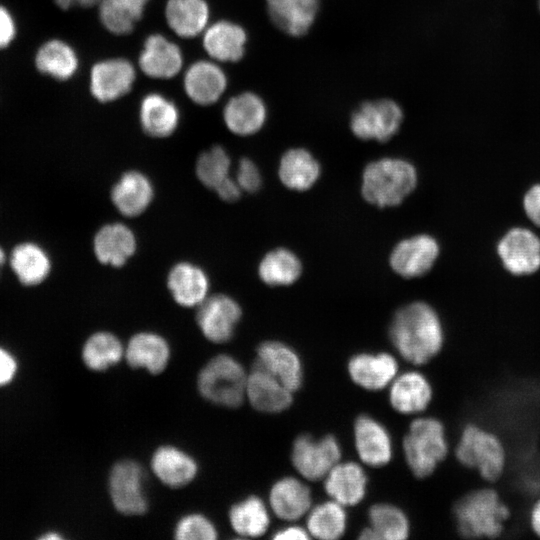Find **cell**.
I'll use <instances>...</instances> for the list:
<instances>
[{"label": "cell", "mask_w": 540, "mask_h": 540, "mask_svg": "<svg viewBox=\"0 0 540 540\" xmlns=\"http://www.w3.org/2000/svg\"><path fill=\"white\" fill-rule=\"evenodd\" d=\"M390 339L398 353L413 364H424L443 346L444 332L436 311L413 302L399 309L390 325Z\"/></svg>", "instance_id": "cell-1"}, {"label": "cell", "mask_w": 540, "mask_h": 540, "mask_svg": "<svg viewBox=\"0 0 540 540\" xmlns=\"http://www.w3.org/2000/svg\"><path fill=\"white\" fill-rule=\"evenodd\" d=\"M417 172L408 161L382 158L369 163L362 175L364 199L380 208L399 205L416 187Z\"/></svg>", "instance_id": "cell-2"}, {"label": "cell", "mask_w": 540, "mask_h": 540, "mask_svg": "<svg viewBox=\"0 0 540 540\" xmlns=\"http://www.w3.org/2000/svg\"><path fill=\"white\" fill-rule=\"evenodd\" d=\"M458 532L467 538L497 537L509 517V509L498 493L480 489L463 496L454 506Z\"/></svg>", "instance_id": "cell-3"}, {"label": "cell", "mask_w": 540, "mask_h": 540, "mask_svg": "<svg viewBox=\"0 0 540 540\" xmlns=\"http://www.w3.org/2000/svg\"><path fill=\"white\" fill-rule=\"evenodd\" d=\"M403 451L406 463L416 477L432 474L448 453L443 424L432 417L412 421L403 439Z\"/></svg>", "instance_id": "cell-4"}, {"label": "cell", "mask_w": 540, "mask_h": 540, "mask_svg": "<svg viewBox=\"0 0 540 540\" xmlns=\"http://www.w3.org/2000/svg\"><path fill=\"white\" fill-rule=\"evenodd\" d=\"M247 376L236 359L220 354L200 371L197 385L201 395L210 402L236 408L246 397Z\"/></svg>", "instance_id": "cell-5"}, {"label": "cell", "mask_w": 540, "mask_h": 540, "mask_svg": "<svg viewBox=\"0 0 540 540\" xmlns=\"http://www.w3.org/2000/svg\"><path fill=\"white\" fill-rule=\"evenodd\" d=\"M455 455L461 464L476 469L487 481L497 480L505 468L506 453L500 439L475 424L462 430Z\"/></svg>", "instance_id": "cell-6"}, {"label": "cell", "mask_w": 540, "mask_h": 540, "mask_svg": "<svg viewBox=\"0 0 540 540\" xmlns=\"http://www.w3.org/2000/svg\"><path fill=\"white\" fill-rule=\"evenodd\" d=\"M403 117L401 106L392 99L366 101L351 114L350 129L361 140L385 142L398 132Z\"/></svg>", "instance_id": "cell-7"}, {"label": "cell", "mask_w": 540, "mask_h": 540, "mask_svg": "<svg viewBox=\"0 0 540 540\" xmlns=\"http://www.w3.org/2000/svg\"><path fill=\"white\" fill-rule=\"evenodd\" d=\"M340 458L341 447L333 435L315 439L309 434H301L292 445V464L308 480L325 478Z\"/></svg>", "instance_id": "cell-8"}, {"label": "cell", "mask_w": 540, "mask_h": 540, "mask_svg": "<svg viewBox=\"0 0 540 540\" xmlns=\"http://www.w3.org/2000/svg\"><path fill=\"white\" fill-rule=\"evenodd\" d=\"M142 467L135 461L116 463L109 476V493L117 511L124 515H140L148 504L143 489Z\"/></svg>", "instance_id": "cell-9"}, {"label": "cell", "mask_w": 540, "mask_h": 540, "mask_svg": "<svg viewBox=\"0 0 540 540\" xmlns=\"http://www.w3.org/2000/svg\"><path fill=\"white\" fill-rule=\"evenodd\" d=\"M504 268L513 275H529L540 268V239L531 230L513 227L497 244Z\"/></svg>", "instance_id": "cell-10"}, {"label": "cell", "mask_w": 540, "mask_h": 540, "mask_svg": "<svg viewBox=\"0 0 540 540\" xmlns=\"http://www.w3.org/2000/svg\"><path fill=\"white\" fill-rule=\"evenodd\" d=\"M242 316L237 301L225 294L208 296L196 312L197 325L202 334L211 342L229 341Z\"/></svg>", "instance_id": "cell-11"}, {"label": "cell", "mask_w": 540, "mask_h": 540, "mask_svg": "<svg viewBox=\"0 0 540 540\" xmlns=\"http://www.w3.org/2000/svg\"><path fill=\"white\" fill-rule=\"evenodd\" d=\"M136 71L130 61L111 58L93 65L90 72V92L102 103L115 101L132 88Z\"/></svg>", "instance_id": "cell-12"}, {"label": "cell", "mask_w": 540, "mask_h": 540, "mask_svg": "<svg viewBox=\"0 0 540 540\" xmlns=\"http://www.w3.org/2000/svg\"><path fill=\"white\" fill-rule=\"evenodd\" d=\"M439 244L430 235H416L399 242L390 255L392 269L404 278L420 277L434 265Z\"/></svg>", "instance_id": "cell-13"}, {"label": "cell", "mask_w": 540, "mask_h": 540, "mask_svg": "<svg viewBox=\"0 0 540 540\" xmlns=\"http://www.w3.org/2000/svg\"><path fill=\"white\" fill-rule=\"evenodd\" d=\"M254 367L261 368L292 392L303 382V368L298 354L288 345L279 341H265L257 348Z\"/></svg>", "instance_id": "cell-14"}, {"label": "cell", "mask_w": 540, "mask_h": 540, "mask_svg": "<svg viewBox=\"0 0 540 540\" xmlns=\"http://www.w3.org/2000/svg\"><path fill=\"white\" fill-rule=\"evenodd\" d=\"M139 68L148 77L170 79L183 66L181 49L161 34L149 35L138 59Z\"/></svg>", "instance_id": "cell-15"}, {"label": "cell", "mask_w": 540, "mask_h": 540, "mask_svg": "<svg viewBox=\"0 0 540 540\" xmlns=\"http://www.w3.org/2000/svg\"><path fill=\"white\" fill-rule=\"evenodd\" d=\"M183 87L191 101L201 106L214 104L227 87L224 71L213 60H199L186 70Z\"/></svg>", "instance_id": "cell-16"}, {"label": "cell", "mask_w": 540, "mask_h": 540, "mask_svg": "<svg viewBox=\"0 0 540 540\" xmlns=\"http://www.w3.org/2000/svg\"><path fill=\"white\" fill-rule=\"evenodd\" d=\"M354 440L357 453L365 464L380 467L391 460V436L386 427L373 417L363 414L356 418Z\"/></svg>", "instance_id": "cell-17"}, {"label": "cell", "mask_w": 540, "mask_h": 540, "mask_svg": "<svg viewBox=\"0 0 540 540\" xmlns=\"http://www.w3.org/2000/svg\"><path fill=\"white\" fill-rule=\"evenodd\" d=\"M166 283L173 300L182 307H198L208 297V275L191 262L182 261L173 265Z\"/></svg>", "instance_id": "cell-18"}, {"label": "cell", "mask_w": 540, "mask_h": 540, "mask_svg": "<svg viewBox=\"0 0 540 540\" xmlns=\"http://www.w3.org/2000/svg\"><path fill=\"white\" fill-rule=\"evenodd\" d=\"M137 240L134 232L123 223L101 226L93 238V252L104 265L122 267L134 255Z\"/></svg>", "instance_id": "cell-19"}, {"label": "cell", "mask_w": 540, "mask_h": 540, "mask_svg": "<svg viewBox=\"0 0 540 540\" xmlns=\"http://www.w3.org/2000/svg\"><path fill=\"white\" fill-rule=\"evenodd\" d=\"M110 198L117 211L125 217H137L147 210L154 198V187L142 172H124L112 186Z\"/></svg>", "instance_id": "cell-20"}, {"label": "cell", "mask_w": 540, "mask_h": 540, "mask_svg": "<svg viewBox=\"0 0 540 540\" xmlns=\"http://www.w3.org/2000/svg\"><path fill=\"white\" fill-rule=\"evenodd\" d=\"M267 108L263 99L254 92L246 91L229 99L223 109L227 129L238 136L257 133L265 124Z\"/></svg>", "instance_id": "cell-21"}, {"label": "cell", "mask_w": 540, "mask_h": 540, "mask_svg": "<svg viewBox=\"0 0 540 540\" xmlns=\"http://www.w3.org/2000/svg\"><path fill=\"white\" fill-rule=\"evenodd\" d=\"M292 391L267 371L254 367L247 376L246 397L250 404L264 413H279L293 401Z\"/></svg>", "instance_id": "cell-22"}, {"label": "cell", "mask_w": 540, "mask_h": 540, "mask_svg": "<svg viewBox=\"0 0 540 540\" xmlns=\"http://www.w3.org/2000/svg\"><path fill=\"white\" fill-rule=\"evenodd\" d=\"M397 371V361L388 353H360L348 362V373L352 381L371 391L385 388L394 380Z\"/></svg>", "instance_id": "cell-23"}, {"label": "cell", "mask_w": 540, "mask_h": 540, "mask_svg": "<svg viewBox=\"0 0 540 540\" xmlns=\"http://www.w3.org/2000/svg\"><path fill=\"white\" fill-rule=\"evenodd\" d=\"M272 23L289 36L305 35L315 22L319 0H266Z\"/></svg>", "instance_id": "cell-24"}, {"label": "cell", "mask_w": 540, "mask_h": 540, "mask_svg": "<svg viewBox=\"0 0 540 540\" xmlns=\"http://www.w3.org/2000/svg\"><path fill=\"white\" fill-rule=\"evenodd\" d=\"M245 29L231 21L221 20L203 32V47L209 57L217 62H238L245 53Z\"/></svg>", "instance_id": "cell-25"}, {"label": "cell", "mask_w": 540, "mask_h": 540, "mask_svg": "<svg viewBox=\"0 0 540 540\" xmlns=\"http://www.w3.org/2000/svg\"><path fill=\"white\" fill-rule=\"evenodd\" d=\"M324 479L327 494L344 507L358 504L366 494L367 476L357 463L338 462Z\"/></svg>", "instance_id": "cell-26"}, {"label": "cell", "mask_w": 540, "mask_h": 540, "mask_svg": "<svg viewBox=\"0 0 540 540\" xmlns=\"http://www.w3.org/2000/svg\"><path fill=\"white\" fill-rule=\"evenodd\" d=\"M432 398L429 381L421 373L409 371L391 382L389 401L399 413L412 414L425 410Z\"/></svg>", "instance_id": "cell-27"}, {"label": "cell", "mask_w": 540, "mask_h": 540, "mask_svg": "<svg viewBox=\"0 0 540 540\" xmlns=\"http://www.w3.org/2000/svg\"><path fill=\"white\" fill-rule=\"evenodd\" d=\"M269 502L276 516L293 521L309 512L312 497L308 486L299 479L283 477L271 487Z\"/></svg>", "instance_id": "cell-28"}, {"label": "cell", "mask_w": 540, "mask_h": 540, "mask_svg": "<svg viewBox=\"0 0 540 540\" xmlns=\"http://www.w3.org/2000/svg\"><path fill=\"white\" fill-rule=\"evenodd\" d=\"M124 354L131 367L144 368L152 374H158L168 364L170 348L162 336L152 332H139L131 337Z\"/></svg>", "instance_id": "cell-29"}, {"label": "cell", "mask_w": 540, "mask_h": 540, "mask_svg": "<svg viewBox=\"0 0 540 540\" xmlns=\"http://www.w3.org/2000/svg\"><path fill=\"white\" fill-rule=\"evenodd\" d=\"M151 467L165 485L179 488L190 483L197 474V464L192 457L174 446H161L153 454Z\"/></svg>", "instance_id": "cell-30"}, {"label": "cell", "mask_w": 540, "mask_h": 540, "mask_svg": "<svg viewBox=\"0 0 540 540\" xmlns=\"http://www.w3.org/2000/svg\"><path fill=\"white\" fill-rule=\"evenodd\" d=\"M143 131L154 138L172 135L179 124V110L173 101L159 93L147 94L139 111Z\"/></svg>", "instance_id": "cell-31"}, {"label": "cell", "mask_w": 540, "mask_h": 540, "mask_svg": "<svg viewBox=\"0 0 540 540\" xmlns=\"http://www.w3.org/2000/svg\"><path fill=\"white\" fill-rule=\"evenodd\" d=\"M165 18L176 35L193 38L207 28L209 6L205 0H167Z\"/></svg>", "instance_id": "cell-32"}, {"label": "cell", "mask_w": 540, "mask_h": 540, "mask_svg": "<svg viewBox=\"0 0 540 540\" xmlns=\"http://www.w3.org/2000/svg\"><path fill=\"white\" fill-rule=\"evenodd\" d=\"M320 165L304 148H292L281 157L278 175L287 188L295 191L310 189L318 180Z\"/></svg>", "instance_id": "cell-33"}, {"label": "cell", "mask_w": 540, "mask_h": 540, "mask_svg": "<svg viewBox=\"0 0 540 540\" xmlns=\"http://www.w3.org/2000/svg\"><path fill=\"white\" fill-rule=\"evenodd\" d=\"M39 72L57 80H68L77 71L79 60L75 50L60 39L43 43L35 56Z\"/></svg>", "instance_id": "cell-34"}, {"label": "cell", "mask_w": 540, "mask_h": 540, "mask_svg": "<svg viewBox=\"0 0 540 540\" xmlns=\"http://www.w3.org/2000/svg\"><path fill=\"white\" fill-rule=\"evenodd\" d=\"M149 0H101L99 18L102 25L114 35L132 32L142 18Z\"/></svg>", "instance_id": "cell-35"}, {"label": "cell", "mask_w": 540, "mask_h": 540, "mask_svg": "<svg viewBox=\"0 0 540 540\" xmlns=\"http://www.w3.org/2000/svg\"><path fill=\"white\" fill-rule=\"evenodd\" d=\"M229 520L234 531L243 537L263 535L270 523L265 503L254 495L234 504L229 511Z\"/></svg>", "instance_id": "cell-36"}, {"label": "cell", "mask_w": 540, "mask_h": 540, "mask_svg": "<svg viewBox=\"0 0 540 540\" xmlns=\"http://www.w3.org/2000/svg\"><path fill=\"white\" fill-rule=\"evenodd\" d=\"M10 262L19 281L25 285L43 282L51 269L48 255L34 243H23L15 247Z\"/></svg>", "instance_id": "cell-37"}, {"label": "cell", "mask_w": 540, "mask_h": 540, "mask_svg": "<svg viewBox=\"0 0 540 540\" xmlns=\"http://www.w3.org/2000/svg\"><path fill=\"white\" fill-rule=\"evenodd\" d=\"M301 271L299 258L285 248L269 251L258 266L260 279L270 286L290 285L299 278Z\"/></svg>", "instance_id": "cell-38"}, {"label": "cell", "mask_w": 540, "mask_h": 540, "mask_svg": "<svg viewBox=\"0 0 540 540\" xmlns=\"http://www.w3.org/2000/svg\"><path fill=\"white\" fill-rule=\"evenodd\" d=\"M346 525L344 506L334 500L320 503L309 510L307 531L315 538L338 539L344 534Z\"/></svg>", "instance_id": "cell-39"}, {"label": "cell", "mask_w": 540, "mask_h": 540, "mask_svg": "<svg viewBox=\"0 0 540 540\" xmlns=\"http://www.w3.org/2000/svg\"><path fill=\"white\" fill-rule=\"evenodd\" d=\"M368 518L375 540H402L410 532L409 521L398 507L388 503H378L370 507Z\"/></svg>", "instance_id": "cell-40"}, {"label": "cell", "mask_w": 540, "mask_h": 540, "mask_svg": "<svg viewBox=\"0 0 540 540\" xmlns=\"http://www.w3.org/2000/svg\"><path fill=\"white\" fill-rule=\"evenodd\" d=\"M123 354L122 343L114 334L99 331L92 334L85 342L82 358L89 369L103 371L117 364Z\"/></svg>", "instance_id": "cell-41"}, {"label": "cell", "mask_w": 540, "mask_h": 540, "mask_svg": "<svg viewBox=\"0 0 540 540\" xmlns=\"http://www.w3.org/2000/svg\"><path fill=\"white\" fill-rule=\"evenodd\" d=\"M230 157L221 146H213L201 153L196 161V176L207 188L215 189L229 177Z\"/></svg>", "instance_id": "cell-42"}, {"label": "cell", "mask_w": 540, "mask_h": 540, "mask_svg": "<svg viewBox=\"0 0 540 540\" xmlns=\"http://www.w3.org/2000/svg\"><path fill=\"white\" fill-rule=\"evenodd\" d=\"M175 537L179 540H214L217 537V531L205 516L189 514L177 523Z\"/></svg>", "instance_id": "cell-43"}, {"label": "cell", "mask_w": 540, "mask_h": 540, "mask_svg": "<svg viewBox=\"0 0 540 540\" xmlns=\"http://www.w3.org/2000/svg\"><path fill=\"white\" fill-rule=\"evenodd\" d=\"M236 181L242 190L249 193H253L260 188L262 181L261 174L252 160L242 158L239 161Z\"/></svg>", "instance_id": "cell-44"}, {"label": "cell", "mask_w": 540, "mask_h": 540, "mask_svg": "<svg viewBox=\"0 0 540 540\" xmlns=\"http://www.w3.org/2000/svg\"><path fill=\"white\" fill-rule=\"evenodd\" d=\"M523 208L527 217L540 227V183L533 185L525 193Z\"/></svg>", "instance_id": "cell-45"}, {"label": "cell", "mask_w": 540, "mask_h": 540, "mask_svg": "<svg viewBox=\"0 0 540 540\" xmlns=\"http://www.w3.org/2000/svg\"><path fill=\"white\" fill-rule=\"evenodd\" d=\"M16 35V24L9 10L0 5V49L11 44Z\"/></svg>", "instance_id": "cell-46"}, {"label": "cell", "mask_w": 540, "mask_h": 540, "mask_svg": "<svg viewBox=\"0 0 540 540\" xmlns=\"http://www.w3.org/2000/svg\"><path fill=\"white\" fill-rule=\"evenodd\" d=\"M214 191L217 193L220 199L225 202H234L239 199L242 189L238 185L236 180L226 178L222 181Z\"/></svg>", "instance_id": "cell-47"}, {"label": "cell", "mask_w": 540, "mask_h": 540, "mask_svg": "<svg viewBox=\"0 0 540 540\" xmlns=\"http://www.w3.org/2000/svg\"><path fill=\"white\" fill-rule=\"evenodd\" d=\"M16 371L13 357L5 350L0 349V386L10 382Z\"/></svg>", "instance_id": "cell-48"}, {"label": "cell", "mask_w": 540, "mask_h": 540, "mask_svg": "<svg viewBox=\"0 0 540 540\" xmlns=\"http://www.w3.org/2000/svg\"><path fill=\"white\" fill-rule=\"evenodd\" d=\"M309 533L298 526H288L276 531L273 535V539L286 540V539H308Z\"/></svg>", "instance_id": "cell-49"}, {"label": "cell", "mask_w": 540, "mask_h": 540, "mask_svg": "<svg viewBox=\"0 0 540 540\" xmlns=\"http://www.w3.org/2000/svg\"><path fill=\"white\" fill-rule=\"evenodd\" d=\"M100 1L101 0H54L55 4L63 10H67L72 6L89 8L96 4H99Z\"/></svg>", "instance_id": "cell-50"}, {"label": "cell", "mask_w": 540, "mask_h": 540, "mask_svg": "<svg viewBox=\"0 0 540 540\" xmlns=\"http://www.w3.org/2000/svg\"><path fill=\"white\" fill-rule=\"evenodd\" d=\"M530 522L533 531L540 537V499L534 504L531 510Z\"/></svg>", "instance_id": "cell-51"}, {"label": "cell", "mask_w": 540, "mask_h": 540, "mask_svg": "<svg viewBox=\"0 0 540 540\" xmlns=\"http://www.w3.org/2000/svg\"><path fill=\"white\" fill-rule=\"evenodd\" d=\"M42 538L43 539H59L61 537L59 535H57V534H48L46 536H43Z\"/></svg>", "instance_id": "cell-52"}, {"label": "cell", "mask_w": 540, "mask_h": 540, "mask_svg": "<svg viewBox=\"0 0 540 540\" xmlns=\"http://www.w3.org/2000/svg\"><path fill=\"white\" fill-rule=\"evenodd\" d=\"M4 261H5V254L3 250L0 248V268L3 265Z\"/></svg>", "instance_id": "cell-53"}, {"label": "cell", "mask_w": 540, "mask_h": 540, "mask_svg": "<svg viewBox=\"0 0 540 540\" xmlns=\"http://www.w3.org/2000/svg\"><path fill=\"white\" fill-rule=\"evenodd\" d=\"M539 8H540V0H538Z\"/></svg>", "instance_id": "cell-54"}]
</instances>
